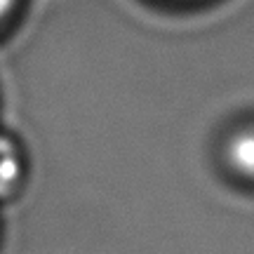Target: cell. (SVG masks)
Wrapping results in <instances>:
<instances>
[{
	"label": "cell",
	"mask_w": 254,
	"mask_h": 254,
	"mask_svg": "<svg viewBox=\"0 0 254 254\" xmlns=\"http://www.w3.org/2000/svg\"><path fill=\"white\" fill-rule=\"evenodd\" d=\"M224 160L228 170L247 182H254V125L240 127L226 139Z\"/></svg>",
	"instance_id": "obj_1"
},
{
	"label": "cell",
	"mask_w": 254,
	"mask_h": 254,
	"mask_svg": "<svg viewBox=\"0 0 254 254\" xmlns=\"http://www.w3.org/2000/svg\"><path fill=\"white\" fill-rule=\"evenodd\" d=\"M24 151L14 136L0 132V200L9 198L24 182Z\"/></svg>",
	"instance_id": "obj_2"
},
{
	"label": "cell",
	"mask_w": 254,
	"mask_h": 254,
	"mask_svg": "<svg viewBox=\"0 0 254 254\" xmlns=\"http://www.w3.org/2000/svg\"><path fill=\"white\" fill-rule=\"evenodd\" d=\"M19 7H21V0H0V33L14 21Z\"/></svg>",
	"instance_id": "obj_3"
},
{
	"label": "cell",
	"mask_w": 254,
	"mask_h": 254,
	"mask_svg": "<svg viewBox=\"0 0 254 254\" xmlns=\"http://www.w3.org/2000/svg\"><path fill=\"white\" fill-rule=\"evenodd\" d=\"M167 2H179V5H189V2H198V0H167Z\"/></svg>",
	"instance_id": "obj_4"
}]
</instances>
